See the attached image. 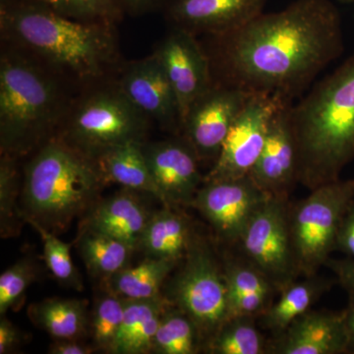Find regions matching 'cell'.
Instances as JSON below:
<instances>
[{"instance_id":"obj_31","label":"cell","mask_w":354,"mask_h":354,"mask_svg":"<svg viewBox=\"0 0 354 354\" xmlns=\"http://www.w3.org/2000/svg\"><path fill=\"white\" fill-rule=\"evenodd\" d=\"M125 312V299L109 291L95 304L90 333L95 349L111 353Z\"/></svg>"},{"instance_id":"obj_39","label":"cell","mask_w":354,"mask_h":354,"mask_svg":"<svg viewBox=\"0 0 354 354\" xmlns=\"http://www.w3.org/2000/svg\"><path fill=\"white\" fill-rule=\"evenodd\" d=\"M342 313L346 339H348V353H354V295L349 293L348 307Z\"/></svg>"},{"instance_id":"obj_32","label":"cell","mask_w":354,"mask_h":354,"mask_svg":"<svg viewBox=\"0 0 354 354\" xmlns=\"http://www.w3.org/2000/svg\"><path fill=\"white\" fill-rule=\"evenodd\" d=\"M41 235L44 245V258L48 270L62 285L76 290H83L80 274L71 258V245L60 241L57 234L36 223H29Z\"/></svg>"},{"instance_id":"obj_2","label":"cell","mask_w":354,"mask_h":354,"mask_svg":"<svg viewBox=\"0 0 354 354\" xmlns=\"http://www.w3.org/2000/svg\"><path fill=\"white\" fill-rule=\"evenodd\" d=\"M297 183L339 180L354 160V53L290 108Z\"/></svg>"},{"instance_id":"obj_29","label":"cell","mask_w":354,"mask_h":354,"mask_svg":"<svg viewBox=\"0 0 354 354\" xmlns=\"http://www.w3.org/2000/svg\"><path fill=\"white\" fill-rule=\"evenodd\" d=\"M17 158L1 153L0 162V227L2 237L19 234L23 221L22 209L18 207L19 196V171Z\"/></svg>"},{"instance_id":"obj_10","label":"cell","mask_w":354,"mask_h":354,"mask_svg":"<svg viewBox=\"0 0 354 354\" xmlns=\"http://www.w3.org/2000/svg\"><path fill=\"white\" fill-rule=\"evenodd\" d=\"M285 102H291L276 95L251 94L203 183L249 176L264 148L272 116Z\"/></svg>"},{"instance_id":"obj_4","label":"cell","mask_w":354,"mask_h":354,"mask_svg":"<svg viewBox=\"0 0 354 354\" xmlns=\"http://www.w3.org/2000/svg\"><path fill=\"white\" fill-rule=\"evenodd\" d=\"M106 184L97 160L62 137H53L26 165L23 215L27 223L57 234L90 212Z\"/></svg>"},{"instance_id":"obj_16","label":"cell","mask_w":354,"mask_h":354,"mask_svg":"<svg viewBox=\"0 0 354 354\" xmlns=\"http://www.w3.org/2000/svg\"><path fill=\"white\" fill-rule=\"evenodd\" d=\"M118 88L147 118L165 128H181L178 101L157 55L128 65Z\"/></svg>"},{"instance_id":"obj_36","label":"cell","mask_w":354,"mask_h":354,"mask_svg":"<svg viewBox=\"0 0 354 354\" xmlns=\"http://www.w3.org/2000/svg\"><path fill=\"white\" fill-rule=\"evenodd\" d=\"M326 266L335 272L342 288L354 295V259L335 260L330 258Z\"/></svg>"},{"instance_id":"obj_14","label":"cell","mask_w":354,"mask_h":354,"mask_svg":"<svg viewBox=\"0 0 354 354\" xmlns=\"http://www.w3.org/2000/svg\"><path fill=\"white\" fill-rule=\"evenodd\" d=\"M149 169L165 207L190 206L204 180L200 160L185 139L143 145Z\"/></svg>"},{"instance_id":"obj_34","label":"cell","mask_w":354,"mask_h":354,"mask_svg":"<svg viewBox=\"0 0 354 354\" xmlns=\"http://www.w3.org/2000/svg\"><path fill=\"white\" fill-rule=\"evenodd\" d=\"M223 268L228 295L251 291L272 293L276 290L269 279L248 260H227Z\"/></svg>"},{"instance_id":"obj_6","label":"cell","mask_w":354,"mask_h":354,"mask_svg":"<svg viewBox=\"0 0 354 354\" xmlns=\"http://www.w3.org/2000/svg\"><path fill=\"white\" fill-rule=\"evenodd\" d=\"M354 201V178L324 184L288 206V227L300 274L315 276L335 250L342 218Z\"/></svg>"},{"instance_id":"obj_8","label":"cell","mask_w":354,"mask_h":354,"mask_svg":"<svg viewBox=\"0 0 354 354\" xmlns=\"http://www.w3.org/2000/svg\"><path fill=\"white\" fill-rule=\"evenodd\" d=\"M185 265L172 286V304L194 321L203 339H209L230 318L223 268L209 247L194 239Z\"/></svg>"},{"instance_id":"obj_30","label":"cell","mask_w":354,"mask_h":354,"mask_svg":"<svg viewBox=\"0 0 354 354\" xmlns=\"http://www.w3.org/2000/svg\"><path fill=\"white\" fill-rule=\"evenodd\" d=\"M24 3L46 7L60 15L84 22L113 24L122 7L118 0H16Z\"/></svg>"},{"instance_id":"obj_11","label":"cell","mask_w":354,"mask_h":354,"mask_svg":"<svg viewBox=\"0 0 354 354\" xmlns=\"http://www.w3.org/2000/svg\"><path fill=\"white\" fill-rule=\"evenodd\" d=\"M251 93L214 82L188 109L181 128L183 138L195 151L200 162H216L223 142Z\"/></svg>"},{"instance_id":"obj_41","label":"cell","mask_w":354,"mask_h":354,"mask_svg":"<svg viewBox=\"0 0 354 354\" xmlns=\"http://www.w3.org/2000/svg\"><path fill=\"white\" fill-rule=\"evenodd\" d=\"M337 1H339V3H342V4L354 3V0H337Z\"/></svg>"},{"instance_id":"obj_3","label":"cell","mask_w":354,"mask_h":354,"mask_svg":"<svg viewBox=\"0 0 354 354\" xmlns=\"http://www.w3.org/2000/svg\"><path fill=\"white\" fill-rule=\"evenodd\" d=\"M0 25L14 46L50 71L86 80L102 76L115 60L109 23L84 22L46 7L1 0Z\"/></svg>"},{"instance_id":"obj_9","label":"cell","mask_w":354,"mask_h":354,"mask_svg":"<svg viewBox=\"0 0 354 354\" xmlns=\"http://www.w3.org/2000/svg\"><path fill=\"white\" fill-rule=\"evenodd\" d=\"M288 200L270 197L252 218L239 243L244 257L281 291L300 274L288 227Z\"/></svg>"},{"instance_id":"obj_33","label":"cell","mask_w":354,"mask_h":354,"mask_svg":"<svg viewBox=\"0 0 354 354\" xmlns=\"http://www.w3.org/2000/svg\"><path fill=\"white\" fill-rule=\"evenodd\" d=\"M38 265L31 258H23L0 277V314L22 304L29 286L38 279Z\"/></svg>"},{"instance_id":"obj_21","label":"cell","mask_w":354,"mask_h":354,"mask_svg":"<svg viewBox=\"0 0 354 354\" xmlns=\"http://www.w3.org/2000/svg\"><path fill=\"white\" fill-rule=\"evenodd\" d=\"M144 143L127 142L106 151L95 160L106 183H118L127 189L149 193L160 201V191L144 153Z\"/></svg>"},{"instance_id":"obj_7","label":"cell","mask_w":354,"mask_h":354,"mask_svg":"<svg viewBox=\"0 0 354 354\" xmlns=\"http://www.w3.org/2000/svg\"><path fill=\"white\" fill-rule=\"evenodd\" d=\"M147 120L120 88L101 91L73 109L64 136L60 137L95 160L127 142H144Z\"/></svg>"},{"instance_id":"obj_20","label":"cell","mask_w":354,"mask_h":354,"mask_svg":"<svg viewBox=\"0 0 354 354\" xmlns=\"http://www.w3.org/2000/svg\"><path fill=\"white\" fill-rule=\"evenodd\" d=\"M171 305L162 295L151 299H125V312L111 353L142 354L153 351L160 319Z\"/></svg>"},{"instance_id":"obj_12","label":"cell","mask_w":354,"mask_h":354,"mask_svg":"<svg viewBox=\"0 0 354 354\" xmlns=\"http://www.w3.org/2000/svg\"><path fill=\"white\" fill-rule=\"evenodd\" d=\"M268 198L270 196L247 176L203 183L191 207L211 223L218 239L236 243L254 214Z\"/></svg>"},{"instance_id":"obj_19","label":"cell","mask_w":354,"mask_h":354,"mask_svg":"<svg viewBox=\"0 0 354 354\" xmlns=\"http://www.w3.org/2000/svg\"><path fill=\"white\" fill-rule=\"evenodd\" d=\"M137 191L127 189L97 202L83 223L115 237L132 248H139L152 214L147 209Z\"/></svg>"},{"instance_id":"obj_40","label":"cell","mask_w":354,"mask_h":354,"mask_svg":"<svg viewBox=\"0 0 354 354\" xmlns=\"http://www.w3.org/2000/svg\"><path fill=\"white\" fill-rule=\"evenodd\" d=\"M162 0H118L122 9H127L130 12L140 13L157 6Z\"/></svg>"},{"instance_id":"obj_18","label":"cell","mask_w":354,"mask_h":354,"mask_svg":"<svg viewBox=\"0 0 354 354\" xmlns=\"http://www.w3.org/2000/svg\"><path fill=\"white\" fill-rule=\"evenodd\" d=\"M270 349L278 354L348 353L342 313L310 309L277 335Z\"/></svg>"},{"instance_id":"obj_37","label":"cell","mask_w":354,"mask_h":354,"mask_svg":"<svg viewBox=\"0 0 354 354\" xmlns=\"http://www.w3.org/2000/svg\"><path fill=\"white\" fill-rule=\"evenodd\" d=\"M21 341L22 335L17 327L7 319L2 318L0 321V354L10 353L19 346Z\"/></svg>"},{"instance_id":"obj_17","label":"cell","mask_w":354,"mask_h":354,"mask_svg":"<svg viewBox=\"0 0 354 354\" xmlns=\"http://www.w3.org/2000/svg\"><path fill=\"white\" fill-rule=\"evenodd\" d=\"M174 28L196 36L235 31L264 12L267 0H165Z\"/></svg>"},{"instance_id":"obj_22","label":"cell","mask_w":354,"mask_h":354,"mask_svg":"<svg viewBox=\"0 0 354 354\" xmlns=\"http://www.w3.org/2000/svg\"><path fill=\"white\" fill-rule=\"evenodd\" d=\"M172 209L165 207L151 216L139 245L148 257L179 262L189 250L194 241L190 225Z\"/></svg>"},{"instance_id":"obj_24","label":"cell","mask_w":354,"mask_h":354,"mask_svg":"<svg viewBox=\"0 0 354 354\" xmlns=\"http://www.w3.org/2000/svg\"><path fill=\"white\" fill-rule=\"evenodd\" d=\"M77 246L88 274L108 281L121 270L127 268L131 257V246L83 223L77 239Z\"/></svg>"},{"instance_id":"obj_1","label":"cell","mask_w":354,"mask_h":354,"mask_svg":"<svg viewBox=\"0 0 354 354\" xmlns=\"http://www.w3.org/2000/svg\"><path fill=\"white\" fill-rule=\"evenodd\" d=\"M213 39L215 82L291 102L344 50L341 14L330 0H295Z\"/></svg>"},{"instance_id":"obj_28","label":"cell","mask_w":354,"mask_h":354,"mask_svg":"<svg viewBox=\"0 0 354 354\" xmlns=\"http://www.w3.org/2000/svg\"><path fill=\"white\" fill-rule=\"evenodd\" d=\"M251 316L228 319L209 341V353L214 354H261L266 353L262 334Z\"/></svg>"},{"instance_id":"obj_38","label":"cell","mask_w":354,"mask_h":354,"mask_svg":"<svg viewBox=\"0 0 354 354\" xmlns=\"http://www.w3.org/2000/svg\"><path fill=\"white\" fill-rule=\"evenodd\" d=\"M95 346L84 344L81 339H55L50 346L51 354H91L94 353Z\"/></svg>"},{"instance_id":"obj_27","label":"cell","mask_w":354,"mask_h":354,"mask_svg":"<svg viewBox=\"0 0 354 354\" xmlns=\"http://www.w3.org/2000/svg\"><path fill=\"white\" fill-rule=\"evenodd\" d=\"M203 337L196 324L178 307L169 305L160 319L153 351L160 354H194Z\"/></svg>"},{"instance_id":"obj_13","label":"cell","mask_w":354,"mask_h":354,"mask_svg":"<svg viewBox=\"0 0 354 354\" xmlns=\"http://www.w3.org/2000/svg\"><path fill=\"white\" fill-rule=\"evenodd\" d=\"M155 55L176 93L183 124L193 102L215 82L211 60L196 36L178 28L165 37Z\"/></svg>"},{"instance_id":"obj_26","label":"cell","mask_w":354,"mask_h":354,"mask_svg":"<svg viewBox=\"0 0 354 354\" xmlns=\"http://www.w3.org/2000/svg\"><path fill=\"white\" fill-rule=\"evenodd\" d=\"M177 261L148 257L136 267L121 270L108 281L111 292L123 299H151L160 290Z\"/></svg>"},{"instance_id":"obj_25","label":"cell","mask_w":354,"mask_h":354,"mask_svg":"<svg viewBox=\"0 0 354 354\" xmlns=\"http://www.w3.org/2000/svg\"><path fill=\"white\" fill-rule=\"evenodd\" d=\"M330 288L325 279L307 277L305 281H293L281 290L277 304H272L262 317V325L267 330L281 334L295 319L311 309L324 293Z\"/></svg>"},{"instance_id":"obj_5","label":"cell","mask_w":354,"mask_h":354,"mask_svg":"<svg viewBox=\"0 0 354 354\" xmlns=\"http://www.w3.org/2000/svg\"><path fill=\"white\" fill-rule=\"evenodd\" d=\"M64 102L50 70L22 51H3L0 59V147L19 158L38 150L64 118Z\"/></svg>"},{"instance_id":"obj_23","label":"cell","mask_w":354,"mask_h":354,"mask_svg":"<svg viewBox=\"0 0 354 354\" xmlns=\"http://www.w3.org/2000/svg\"><path fill=\"white\" fill-rule=\"evenodd\" d=\"M35 325L55 339H82L90 330L87 304L74 298H48L29 307Z\"/></svg>"},{"instance_id":"obj_15","label":"cell","mask_w":354,"mask_h":354,"mask_svg":"<svg viewBox=\"0 0 354 354\" xmlns=\"http://www.w3.org/2000/svg\"><path fill=\"white\" fill-rule=\"evenodd\" d=\"M293 102H285L272 116L264 148L249 177L268 196L288 199L297 183V148L290 123Z\"/></svg>"},{"instance_id":"obj_35","label":"cell","mask_w":354,"mask_h":354,"mask_svg":"<svg viewBox=\"0 0 354 354\" xmlns=\"http://www.w3.org/2000/svg\"><path fill=\"white\" fill-rule=\"evenodd\" d=\"M335 250L354 259V201L344 215L337 236Z\"/></svg>"}]
</instances>
